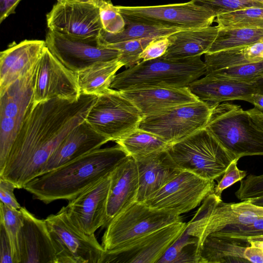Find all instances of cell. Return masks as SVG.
<instances>
[{"instance_id":"cell-30","label":"cell","mask_w":263,"mask_h":263,"mask_svg":"<svg viewBox=\"0 0 263 263\" xmlns=\"http://www.w3.org/2000/svg\"><path fill=\"white\" fill-rule=\"evenodd\" d=\"M185 29L178 27L125 21L123 31L112 34L103 30L100 40L104 45H106L128 40L169 36Z\"/></svg>"},{"instance_id":"cell-34","label":"cell","mask_w":263,"mask_h":263,"mask_svg":"<svg viewBox=\"0 0 263 263\" xmlns=\"http://www.w3.org/2000/svg\"><path fill=\"white\" fill-rule=\"evenodd\" d=\"M153 39H154L145 38L132 40L106 45V46L120 50L121 54L118 60L123 66L128 68L134 66L141 61L140 58L141 53Z\"/></svg>"},{"instance_id":"cell-5","label":"cell","mask_w":263,"mask_h":263,"mask_svg":"<svg viewBox=\"0 0 263 263\" xmlns=\"http://www.w3.org/2000/svg\"><path fill=\"white\" fill-rule=\"evenodd\" d=\"M205 128L237 158L263 156V132L239 105L225 102L214 106Z\"/></svg>"},{"instance_id":"cell-1","label":"cell","mask_w":263,"mask_h":263,"mask_svg":"<svg viewBox=\"0 0 263 263\" xmlns=\"http://www.w3.org/2000/svg\"><path fill=\"white\" fill-rule=\"evenodd\" d=\"M97 96L81 94L69 101L52 99L33 103L12 145L0 177L17 189L40 174L60 143L86 120Z\"/></svg>"},{"instance_id":"cell-7","label":"cell","mask_w":263,"mask_h":263,"mask_svg":"<svg viewBox=\"0 0 263 263\" xmlns=\"http://www.w3.org/2000/svg\"><path fill=\"white\" fill-rule=\"evenodd\" d=\"M37 65L0 90V171L34 103Z\"/></svg>"},{"instance_id":"cell-10","label":"cell","mask_w":263,"mask_h":263,"mask_svg":"<svg viewBox=\"0 0 263 263\" xmlns=\"http://www.w3.org/2000/svg\"><path fill=\"white\" fill-rule=\"evenodd\" d=\"M125 21L178 27L186 29L206 27L216 15L208 7L190 2L162 5L117 6Z\"/></svg>"},{"instance_id":"cell-35","label":"cell","mask_w":263,"mask_h":263,"mask_svg":"<svg viewBox=\"0 0 263 263\" xmlns=\"http://www.w3.org/2000/svg\"><path fill=\"white\" fill-rule=\"evenodd\" d=\"M98 1L103 30L112 34L123 31L125 28V21L117 6L114 5L110 0Z\"/></svg>"},{"instance_id":"cell-14","label":"cell","mask_w":263,"mask_h":263,"mask_svg":"<svg viewBox=\"0 0 263 263\" xmlns=\"http://www.w3.org/2000/svg\"><path fill=\"white\" fill-rule=\"evenodd\" d=\"M46 21L49 30L78 37H99L103 31L98 0H57Z\"/></svg>"},{"instance_id":"cell-8","label":"cell","mask_w":263,"mask_h":263,"mask_svg":"<svg viewBox=\"0 0 263 263\" xmlns=\"http://www.w3.org/2000/svg\"><path fill=\"white\" fill-rule=\"evenodd\" d=\"M55 250L57 263H100L105 250L95 234L88 235L69 218L65 206L45 219Z\"/></svg>"},{"instance_id":"cell-27","label":"cell","mask_w":263,"mask_h":263,"mask_svg":"<svg viewBox=\"0 0 263 263\" xmlns=\"http://www.w3.org/2000/svg\"><path fill=\"white\" fill-rule=\"evenodd\" d=\"M263 61V37L248 46L204 54L205 73L241 64Z\"/></svg>"},{"instance_id":"cell-47","label":"cell","mask_w":263,"mask_h":263,"mask_svg":"<svg viewBox=\"0 0 263 263\" xmlns=\"http://www.w3.org/2000/svg\"><path fill=\"white\" fill-rule=\"evenodd\" d=\"M242 101L252 104L255 107L263 110V93H253L245 97Z\"/></svg>"},{"instance_id":"cell-40","label":"cell","mask_w":263,"mask_h":263,"mask_svg":"<svg viewBox=\"0 0 263 263\" xmlns=\"http://www.w3.org/2000/svg\"><path fill=\"white\" fill-rule=\"evenodd\" d=\"M170 45L168 36L157 37L151 41L141 53V61H148L163 56Z\"/></svg>"},{"instance_id":"cell-4","label":"cell","mask_w":263,"mask_h":263,"mask_svg":"<svg viewBox=\"0 0 263 263\" xmlns=\"http://www.w3.org/2000/svg\"><path fill=\"white\" fill-rule=\"evenodd\" d=\"M167 152L180 170L210 180L220 178L238 158L205 128L171 144Z\"/></svg>"},{"instance_id":"cell-48","label":"cell","mask_w":263,"mask_h":263,"mask_svg":"<svg viewBox=\"0 0 263 263\" xmlns=\"http://www.w3.org/2000/svg\"><path fill=\"white\" fill-rule=\"evenodd\" d=\"M258 93H263V74L253 81Z\"/></svg>"},{"instance_id":"cell-51","label":"cell","mask_w":263,"mask_h":263,"mask_svg":"<svg viewBox=\"0 0 263 263\" xmlns=\"http://www.w3.org/2000/svg\"><path fill=\"white\" fill-rule=\"evenodd\" d=\"M247 240H256V241H263V235L262 236H257L253 237L248 238Z\"/></svg>"},{"instance_id":"cell-22","label":"cell","mask_w":263,"mask_h":263,"mask_svg":"<svg viewBox=\"0 0 263 263\" xmlns=\"http://www.w3.org/2000/svg\"><path fill=\"white\" fill-rule=\"evenodd\" d=\"M120 92L137 107L143 117L199 100L187 86L153 87Z\"/></svg>"},{"instance_id":"cell-16","label":"cell","mask_w":263,"mask_h":263,"mask_svg":"<svg viewBox=\"0 0 263 263\" xmlns=\"http://www.w3.org/2000/svg\"><path fill=\"white\" fill-rule=\"evenodd\" d=\"M81 95L77 73L65 66L46 46L37 63L34 103L55 98L76 101Z\"/></svg>"},{"instance_id":"cell-29","label":"cell","mask_w":263,"mask_h":263,"mask_svg":"<svg viewBox=\"0 0 263 263\" xmlns=\"http://www.w3.org/2000/svg\"><path fill=\"white\" fill-rule=\"evenodd\" d=\"M115 142L136 161L167 150L170 145L156 135L139 128Z\"/></svg>"},{"instance_id":"cell-39","label":"cell","mask_w":263,"mask_h":263,"mask_svg":"<svg viewBox=\"0 0 263 263\" xmlns=\"http://www.w3.org/2000/svg\"><path fill=\"white\" fill-rule=\"evenodd\" d=\"M239 159H235L229 165L222 178L215 185L213 193L217 197L221 198V194L224 190L246 177L247 172L240 170L237 167Z\"/></svg>"},{"instance_id":"cell-25","label":"cell","mask_w":263,"mask_h":263,"mask_svg":"<svg viewBox=\"0 0 263 263\" xmlns=\"http://www.w3.org/2000/svg\"><path fill=\"white\" fill-rule=\"evenodd\" d=\"M218 30L217 25H211L175 32L168 36L170 45L161 57L166 59H177L201 56L208 52Z\"/></svg>"},{"instance_id":"cell-36","label":"cell","mask_w":263,"mask_h":263,"mask_svg":"<svg viewBox=\"0 0 263 263\" xmlns=\"http://www.w3.org/2000/svg\"><path fill=\"white\" fill-rule=\"evenodd\" d=\"M209 73L222 78L240 81L252 82L263 74V61L234 66L207 73Z\"/></svg>"},{"instance_id":"cell-46","label":"cell","mask_w":263,"mask_h":263,"mask_svg":"<svg viewBox=\"0 0 263 263\" xmlns=\"http://www.w3.org/2000/svg\"><path fill=\"white\" fill-rule=\"evenodd\" d=\"M255 125L263 132V110L256 107L247 110Z\"/></svg>"},{"instance_id":"cell-13","label":"cell","mask_w":263,"mask_h":263,"mask_svg":"<svg viewBox=\"0 0 263 263\" xmlns=\"http://www.w3.org/2000/svg\"><path fill=\"white\" fill-rule=\"evenodd\" d=\"M45 41L53 55L76 73L97 62L116 60L121 54L104 45L100 37L81 38L49 30Z\"/></svg>"},{"instance_id":"cell-18","label":"cell","mask_w":263,"mask_h":263,"mask_svg":"<svg viewBox=\"0 0 263 263\" xmlns=\"http://www.w3.org/2000/svg\"><path fill=\"white\" fill-rule=\"evenodd\" d=\"M20 210L23 222L17 237V263H57L45 220L37 218L25 207Z\"/></svg>"},{"instance_id":"cell-3","label":"cell","mask_w":263,"mask_h":263,"mask_svg":"<svg viewBox=\"0 0 263 263\" xmlns=\"http://www.w3.org/2000/svg\"><path fill=\"white\" fill-rule=\"evenodd\" d=\"M206 65L196 56L141 61L117 74L110 88L123 91L153 87L181 88L205 74Z\"/></svg>"},{"instance_id":"cell-45","label":"cell","mask_w":263,"mask_h":263,"mask_svg":"<svg viewBox=\"0 0 263 263\" xmlns=\"http://www.w3.org/2000/svg\"><path fill=\"white\" fill-rule=\"evenodd\" d=\"M244 257L248 262L263 263V249L250 245L245 251Z\"/></svg>"},{"instance_id":"cell-9","label":"cell","mask_w":263,"mask_h":263,"mask_svg":"<svg viewBox=\"0 0 263 263\" xmlns=\"http://www.w3.org/2000/svg\"><path fill=\"white\" fill-rule=\"evenodd\" d=\"M143 116L120 91L109 88L97 98L86 121L98 133L115 141L138 128Z\"/></svg>"},{"instance_id":"cell-11","label":"cell","mask_w":263,"mask_h":263,"mask_svg":"<svg viewBox=\"0 0 263 263\" xmlns=\"http://www.w3.org/2000/svg\"><path fill=\"white\" fill-rule=\"evenodd\" d=\"M213 106L198 100L143 117L138 128L160 137L170 145L205 128Z\"/></svg>"},{"instance_id":"cell-26","label":"cell","mask_w":263,"mask_h":263,"mask_svg":"<svg viewBox=\"0 0 263 263\" xmlns=\"http://www.w3.org/2000/svg\"><path fill=\"white\" fill-rule=\"evenodd\" d=\"M250 246L247 240L208 235L199 249V263L247 262L244 252Z\"/></svg>"},{"instance_id":"cell-43","label":"cell","mask_w":263,"mask_h":263,"mask_svg":"<svg viewBox=\"0 0 263 263\" xmlns=\"http://www.w3.org/2000/svg\"><path fill=\"white\" fill-rule=\"evenodd\" d=\"M199 261L198 244L196 242L184 246L179 252L174 263H199Z\"/></svg>"},{"instance_id":"cell-6","label":"cell","mask_w":263,"mask_h":263,"mask_svg":"<svg viewBox=\"0 0 263 263\" xmlns=\"http://www.w3.org/2000/svg\"><path fill=\"white\" fill-rule=\"evenodd\" d=\"M182 221L180 215L151 208L135 201L109 223L102 237L105 251L119 249L156 230Z\"/></svg>"},{"instance_id":"cell-20","label":"cell","mask_w":263,"mask_h":263,"mask_svg":"<svg viewBox=\"0 0 263 263\" xmlns=\"http://www.w3.org/2000/svg\"><path fill=\"white\" fill-rule=\"evenodd\" d=\"M197 99L211 106L233 100H242L248 95L258 93L253 82L240 81L209 73L187 86Z\"/></svg>"},{"instance_id":"cell-42","label":"cell","mask_w":263,"mask_h":263,"mask_svg":"<svg viewBox=\"0 0 263 263\" xmlns=\"http://www.w3.org/2000/svg\"><path fill=\"white\" fill-rule=\"evenodd\" d=\"M0 263H14L11 243L2 223H0Z\"/></svg>"},{"instance_id":"cell-44","label":"cell","mask_w":263,"mask_h":263,"mask_svg":"<svg viewBox=\"0 0 263 263\" xmlns=\"http://www.w3.org/2000/svg\"><path fill=\"white\" fill-rule=\"evenodd\" d=\"M21 0H0V23H1L15 10Z\"/></svg>"},{"instance_id":"cell-41","label":"cell","mask_w":263,"mask_h":263,"mask_svg":"<svg viewBox=\"0 0 263 263\" xmlns=\"http://www.w3.org/2000/svg\"><path fill=\"white\" fill-rule=\"evenodd\" d=\"M15 189L17 187L14 183L0 177L1 202L11 208L20 210L22 206L17 202L14 194Z\"/></svg>"},{"instance_id":"cell-21","label":"cell","mask_w":263,"mask_h":263,"mask_svg":"<svg viewBox=\"0 0 263 263\" xmlns=\"http://www.w3.org/2000/svg\"><path fill=\"white\" fill-rule=\"evenodd\" d=\"M108 141L107 138L98 133L85 121L65 137L43 166L39 175L100 148Z\"/></svg>"},{"instance_id":"cell-50","label":"cell","mask_w":263,"mask_h":263,"mask_svg":"<svg viewBox=\"0 0 263 263\" xmlns=\"http://www.w3.org/2000/svg\"><path fill=\"white\" fill-rule=\"evenodd\" d=\"M251 245L259 247L263 249V241H256L252 240H247Z\"/></svg>"},{"instance_id":"cell-32","label":"cell","mask_w":263,"mask_h":263,"mask_svg":"<svg viewBox=\"0 0 263 263\" xmlns=\"http://www.w3.org/2000/svg\"><path fill=\"white\" fill-rule=\"evenodd\" d=\"M219 28H254L263 29V7H250L217 15Z\"/></svg>"},{"instance_id":"cell-2","label":"cell","mask_w":263,"mask_h":263,"mask_svg":"<svg viewBox=\"0 0 263 263\" xmlns=\"http://www.w3.org/2000/svg\"><path fill=\"white\" fill-rule=\"evenodd\" d=\"M127 156L118 144L100 148L37 176L23 189L46 204L69 201L109 174Z\"/></svg>"},{"instance_id":"cell-15","label":"cell","mask_w":263,"mask_h":263,"mask_svg":"<svg viewBox=\"0 0 263 263\" xmlns=\"http://www.w3.org/2000/svg\"><path fill=\"white\" fill-rule=\"evenodd\" d=\"M187 223H173L122 248L104 251L100 263H157L184 231Z\"/></svg>"},{"instance_id":"cell-49","label":"cell","mask_w":263,"mask_h":263,"mask_svg":"<svg viewBox=\"0 0 263 263\" xmlns=\"http://www.w3.org/2000/svg\"><path fill=\"white\" fill-rule=\"evenodd\" d=\"M249 200V199H248ZM250 201L256 205L263 206V197L249 199Z\"/></svg>"},{"instance_id":"cell-23","label":"cell","mask_w":263,"mask_h":263,"mask_svg":"<svg viewBox=\"0 0 263 263\" xmlns=\"http://www.w3.org/2000/svg\"><path fill=\"white\" fill-rule=\"evenodd\" d=\"M43 40H24L0 53V90L27 73L37 64L46 47Z\"/></svg>"},{"instance_id":"cell-17","label":"cell","mask_w":263,"mask_h":263,"mask_svg":"<svg viewBox=\"0 0 263 263\" xmlns=\"http://www.w3.org/2000/svg\"><path fill=\"white\" fill-rule=\"evenodd\" d=\"M110 173L69 201L65 206L71 221L88 235L105 227Z\"/></svg>"},{"instance_id":"cell-37","label":"cell","mask_w":263,"mask_h":263,"mask_svg":"<svg viewBox=\"0 0 263 263\" xmlns=\"http://www.w3.org/2000/svg\"><path fill=\"white\" fill-rule=\"evenodd\" d=\"M196 4L211 9L216 17L221 14L250 8L263 7L257 0H193Z\"/></svg>"},{"instance_id":"cell-12","label":"cell","mask_w":263,"mask_h":263,"mask_svg":"<svg viewBox=\"0 0 263 263\" xmlns=\"http://www.w3.org/2000/svg\"><path fill=\"white\" fill-rule=\"evenodd\" d=\"M215 186L214 180L182 171L143 203L152 209L180 215L199 205L213 193Z\"/></svg>"},{"instance_id":"cell-33","label":"cell","mask_w":263,"mask_h":263,"mask_svg":"<svg viewBox=\"0 0 263 263\" xmlns=\"http://www.w3.org/2000/svg\"><path fill=\"white\" fill-rule=\"evenodd\" d=\"M0 215V223L4 225L11 243L14 263H17V237L23 222L22 212L20 209L11 208L1 202Z\"/></svg>"},{"instance_id":"cell-52","label":"cell","mask_w":263,"mask_h":263,"mask_svg":"<svg viewBox=\"0 0 263 263\" xmlns=\"http://www.w3.org/2000/svg\"><path fill=\"white\" fill-rule=\"evenodd\" d=\"M259 2H260V3H261L262 4H263V0H257Z\"/></svg>"},{"instance_id":"cell-38","label":"cell","mask_w":263,"mask_h":263,"mask_svg":"<svg viewBox=\"0 0 263 263\" xmlns=\"http://www.w3.org/2000/svg\"><path fill=\"white\" fill-rule=\"evenodd\" d=\"M214 235L247 240L248 238L263 235V219L245 225H230L213 233Z\"/></svg>"},{"instance_id":"cell-31","label":"cell","mask_w":263,"mask_h":263,"mask_svg":"<svg viewBox=\"0 0 263 263\" xmlns=\"http://www.w3.org/2000/svg\"><path fill=\"white\" fill-rule=\"evenodd\" d=\"M262 37V28H219L217 36L207 53L248 46L257 42Z\"/></svg>"},{"instance_id":"cell-28","label":"cell","mask_w":263,"mask_h":263,"mask_svg":"<svg viewBox=\"0 0 263 263\" xmlns=\"http://www.w3.org/2000/svg\"><path fill=\"white\" fill-rule=\"evenodd\" d=\"M123 66L117 59L99 62L77 73L81 94L98 96L110 88L117 72Z\"/></svg>"},{"instance_id":"cell-19","label":"cell","mask_w":263,"mask_h":263,"mask_svg":"<svg viewBox=\"0 0 263 263\" xmlns=\"http://www.w3.org/2000/svg\"><path fill=\"white\" fill-rule=\"evenodd\" d=\"M106 205V223L136 201L139 179L136 160L127 156L111 173Z\"/></svg>"},{"instance_id":"cell-24","label":"cell","mask_w":263,"mask_h":263,"mask_svg":"<svg viewBox=\"0 0 263 263\" xmlns=\"http://www.w3.org/2000/svg\"><path fill=\"white\" fill-rule=\"evenodd\" d=\"M136 161L139 179L138 202H144L182 171L167 150Z\"/></svg>"}]
</instances>
